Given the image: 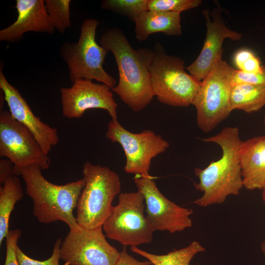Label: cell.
I'll return each mask as SVG.
<instances>
[{
    "instance_id": "1",
    "label": "cell",
    "mask_w": 265,
    "mask_h": 265,
    "mask_svg": "<svg viewBox=\"0 0 265 265\" xmlns=\"http://www.w3.org/2000/svg\"><path fill=\"white\" fill-rule=\"evenodd\" d=\"M101 46L113 54L119 81L111 89L132 111L143 110L153 99L149 67L154 56L149 48L134 49L118 28L106 30L101 36Z\"/></svg>"
},
{
    "instance_id": "2",
    "label": "cell",
    "mask_w": 265,
    "mask_h": 265,
    "mask_svg": "<svg viewBox=\"0 0 265 265\" xmlns=\"http://www.w3.org/2000/svg\"><path fill=\"white\" fill-rule=\"evenodd\" d=\"M203 141L216 143L222 150L220 159L211 162L204 169L195 168L199 182L193 185L203 195L193 203L206 207L224 203L228 196L238 195L244 187L239 158L242 141L238 128L235 127H226L217 134Z\"/></svg>"
},
{
    "instance_id": "3",
    "label": "cell",
    "mask_w": 265,
    "mask_h": 265,
    "mask_svg": "<svg viewBox=\"0 0 265 265\" xmlns=\"http://www.w3.org/2000/svg\"><path fill=\"white\" fill-rule=\"evenodd\" d=\"M42 169L29 166L20 169L17 175L24 180L26 194L33 203V214L45 224L61 221L69 228L78 224L73 214L85 181L83 178L61 185L48 181Z\"/></svg>"
},
{
    "instance_id": "4",
    "label": "cell",
    "mask_w": 265,
    "mask_h": 265,
    "mask_svg": "<svg viewBox=\"0 0 265 265\" xmlns=\"http://www.w3.org/2000/svg\"><path fill=\"white\" fill-rule=\"evenodd\" d=\"M82 171L85 184L77 205V222L88 229L103 227L114 198L120 193V177L109 168L88 161Z\"/></svg>"
},
{
    "instance_id": "5",
    "label": "cell",
    "mask_w": 265,
    "mask_h": 265,
    "mask_svg": "<svg viewBox=\"0 0 265 265\" xmlns=\"http://www.w3.org/2000/svg\"><path fill=\"white\" fill-rule=\"evenodd\" d=\"M149 67L154 96L161 103L172 106L191 105L200 82L185 71L184 61L166 53L158 43Z\"/></svg>"
},
{
    "instance_id": "6",
    "label": "cell",
    "mask_w": 265,
    "mask_h": 265,
    "mask_svg": "<svg viewBox=\"0 0 265 265\" xmlns=\"http://www.w3.org/2000/svg\"><path fill=\"white\" fill-rule=\"evenodd\" d=\"M99 24L95 19L85 20L78 42L64 43L60 53L67 65L72 83L80 79L94 80L112 89L115 86L116 80L102 65L108 51L95 40L96 28Z\"/></svg>"
},
{
    "instance_id": "7",
    "label": "cell",
    "mask_w": 265,
    "mask_h": 265,
    "mask_svg": "<svg viewBox=\"0 0 265 265\" xmlns=\"http://www.w3.org/2000/svg\"><path fill=\"white\" fill-rule=\"evenodd\" d=\"M236 69L220 60L201 81L192 102L198 127L204 132L213 130L232 111L230 96Z\"/></svg>"
},
{
    "instance_id": "8",
    "label": "cell",
    "mask_w": 265,
    "mask_h": 265,
    "mask_svg": "<svg viewBox=\"0 0 265 265\" xmlns=\"http://www.w3.org/2000/svg\"><path fill=\"white\" fill-rule=\"evenodd\" d=\"M145 209L144 198L139 191L120 193L118 204L112 207L103 225L106 236L125 247L150 243L155 230Z\"/></svg>"
},
{
    "instance_id": "9",
    "label": "cell",
    "mask_w": 265,
    "mask_h": 265,
    "mask_svg": "<svg viewBox=\"0 0 265 265\" xmlns=\"http://www.w3.org/2000/svg\"><path fill=\"white\" fill-rule=\"evenodd\" d=\"M0 157H5L14 165V173L29 166L48 169L51 164L35 136L7 110L0 113Z\"/></svg>"
},
{
    "instance_id": "10",
    "label": "cell",
    "mask_w": 265,
    "mask_h": 265,
    "mask_svg": "<svg viewBox=\"0 0 265 265\" xmlns=\"http://www.w3.org/2000/svg\"><path fill=\"white\" fill-rule=\"evenodd\" d=\"M106 137L119 143L126 158L124 171L138 176L150 175L152 159L164 152L169 146L167 141L150 130L133 133L124 128L118 120L107 124Z\"/></svg>"
},
{
    "instance_id": "11",
    "label": "cell",
    "mask_w": 265,
    "mask_h": 265,
    "mask_svg": "<svg viewBox=\"0 0 265 265\" xmlns=\"http://www.w3.org/2000/svg\"><path fill=\"white\" fill-rule=\"evenodd\" d=\"M70 231L60 247L63 265H115L120 252L106 240L103 227L88 229L79 225Z\"/></svg>"
},
{
    "instance_id": "12",
    "label": "cell",
    "mask_w": 265,
    "mask_h": 265,
    "mask_svg": "<svg viewBox=\"0 0 265 265\" xmlns=\"http://www.w3.org/2000/svg\"><path fill=\"white\" fill-rule=\"evenodd\" d=\"M150 175H135L134 183L143 196L146 216L154 230L170 233L190 228L191 209L178 206L165 197L159 190Z\"/></svg>"
},
{
    "instance_id": "13",
    "label": "cell",
    "mask_w": 265,
    "mask_h": 265,
    "mask_svg": "<svg viewBox=\"0 0 265 265\" xmlns=\"http://www.w3.org/2000/svg\"><path fill=\"white\" fill-rule=\"evenodd\" d=\"M62 113L68 118L81 117L89 109L107 111L111 120H117V104L111 88L106 84L80 79L70 87L60 89Z\"/></svg>"
},
{
    "instance_id": "14",
    "label": "cell",
    "mask_w": 265,
    "mask_h": 265,
    "mask_svg": "<svg viewBox=\"0 0 265 265\" xmlns=\"http://www.w3.org/2000/svg\"><path fill=\"white\" fill-rule=\"evenodd\" d=\"M206 21L207 32L202 50L195 60L187 67L190 75L201 82L214 66L222 59V45L225 39L239 40L241 33L228 28L223 20L220 11L214 9L210 17L208 9L202 11Z\"/></svg>"
},
{
    "instance_id": "15",
    "label": "cell",
    "mask_w": 265,
    "mask_h": 265,
    "mask_svg": "<svg viewBox=\"0 0 265 265\" xmlns=\"http://www.w3.org/2000/svg\"><path fill=\"white\" fill-rule=\"evenodd\" d=\"M0 88L13 117L32 132L43 150L48 155L52 148L59 142L57 129L43 122L33 113L19 90L8 82L1 67Z\"/></svg>"
},
{
    "instance_id": "16",
    "label": "cell",
    "mask_w": 265,
    "mask_h": 265,
    "mask_svg": "<svg viewBox=\"0 0 265 265\" xmlns=\"http://www.w3.org/2000/svg\"><path fill=\"white\" fill-rule=\"evenodd\" d=\"M16 20L0 30V41L14 43L29 31L52 34L55 28L48 15L44 0H17Z\"/></svg>"
},
{
    "instance_id": "17",
    "label": "cell",
    "mask_w": 265,
    "mask_h": 265,
    "mask_svg": "<svg viewBox=\"0 0 265 265\" xmlns=\"http://www.w3.org/2000/svg\"><path fill=\"white\" fill-rule=\"evenodd\" d=\"M243 186L263 189L265 183V135L242 141L239 152Z\"/></svg>"
},
{
    "instance_id": "18",
    "label": "cell",
    "mask_w": 265,
    "mask_h": 265,
    "mask_svg": "<svg viewBox=\"0 0 265 265\" xmlns=\"http://www.w3.org/2000/svg\"><path fill=\"white\" fill-rule=\"evenodd\" d=\"M133 22L135 38L140 42L157 32L178 36L182 34L180 13L148 10L140 13Z\"/></svg>"
},
{
    "instance_id": "19",
    "label": "cell",
    "mask_w": 265,
    "mask_h": 265,
    "mask_svg": "<svg viewBox=\"0 0 265 265\" xmlns=\"http://www.w3.org/2000/svg\"><path fill=\"white\" fill-rule=\"evenodd\" d=\"M230 103L232 111H258L265 106V87L246 83L232 84Z\"/></svg>"
},
{
    "instance_id": "20",
    "label": "cell",
    "mask_w": 265,
    "mask_h": 265,
    "mask_svg": "<svg viewBox=\"0 0 265 265\" xmlns=\"http://www.w3.org/2000/svg\"><path fill=\"white\" fill-rule=\"evenodd\" d=\"M23 196L20 180L15 175L8 178L0 187V245L9 230L11 213Z\"/></svg>"
},
{
    "instance_id": "21",
    "label": "cell",
    "mask_w": 265,
    "mask_h": 265,
    "mask_svg": "<svg viewBox=\"0 0 265 265\" xmlns=\"http://www.w3.org/2000/svg\"><path fill=\"white\" fill-rule=\"evenodd\" d=\"M131 249L132 252L146 258L153 265H190V261L197 254L205 251V248L196 240L185 247L174 249L163 255L150 253L135 246L131 247Z\"/></svg>"
},
{
    "instance_id": "22",
    "label": "cell",
    "mask_w": 265,
    "mask_h": 265,
    "mask_svg": "<svg viewBox=\"0 0 265 265\" xmlns=\"http://www.w3.org/2000/svg\"><path fill=\"white\" fill-rule=\"evenodd\" d=\"M46 11L55 29L63 33L71 26L70 0H45Z\"/></svg>"
},
{
    "instance_id": "23",
    "label": "cell",
    "mask_w": 265,
    "mask_h": 265,
    "mask_svg": "<svg viewBox=\"0 0 265 265\" xmlns=\"http://www.w3.org/2000/svg\"><path fill=\"white\" fill-rule=\"evenodd\" d=\"M149 0H104L101 8L123 15L133 21L142 12L148 10Z\"/></svg>"
},
{
    "instance_id": "24",
    "label": "cell",
    "mask_w": 265,
    "mask_h": 265,
    "mask_svg": "<svg viewBox=\"0 0 265 265\" xmlns=\"http://www.w3.org/2000/svg\"><path fill=\"white\" fill-rule=\"evenodd\" d=\"M201 3V0H149L148 10L181 13L197 7Z\"/></svg>"
},
{
    "instance_id": "25",
    "label": "cell",
    "mask_w": 265,
    "mask_h": 265,
    "mask_svg": "<svg viewBox=\"0 0 265 265\" xmlns=\"http://www.w3.org/2000/svg\"><path fill=\"white\" fill-rule=\"evenodd\" d=\"M60 238L56 240L50 257L44 261H39L31 258L26 255L18 246H17V257L19 265H59V250L62 242Z\"/></svg>"
},
{
    "instance_id": "26",
    "label": "cell",
    "mask_w": 265,
    "mask_h": 265,
    "mask_svg": "<svg viewBox=\"0 0 265 265\" xmlns=\"http://www.w3.org/2000/svg\"><path fill=\"white\" fill-rule=\"evenodd\" d=\"M22 231L20 229L9 230L5 237L6 256L4 265H19L16 248Z\"/></svg>"
},
{
    "instance_id": "27",
    "label": "cell",
    "mask_w": 265,
    "mask_h": 265,
    "mask_svg": "<svg viewBox=\"0 0 265 265\" xmlns=\"http://www.w3.org/2000/svg\"><path fill=\"white\" fill-rule=\"evenodd\" d=\"M246 83L265 87V67L262 71L256 73H248L235 70L232 79V84Z\"/></svg>"
},
{
    "instance_id": "28",
    "label": "cell",
    "mask_w": 265,
    "mask_h": 265,
    "mask_svg": "<svg viewBox=\"0 0 265 265\" xmlns=\"http://www.w3.org/2000/svg\"><path fill=\"white\" fill-rule=\"evenodd\" d=\"M115 265H153L149 261H139L130 255L124 247L120 252V257Z\"/></svg>"
},
{
    "instance_id": "29",
    "label": "cell",
    "mask_w": 265,
    "mask_h": 265,
    "mask_svg": "<svg viewBox=\"0 0 265 265\" xmlns=\"http://www.w3.org/2000/svg\"><path fill=\"white\" fill-rule=\"evenodd\" d=\"M15 175L14 165L8 159L0 160V184L2 186L10 177Z\"/></svg>"
},
{
    "instance_id": "30",
    "label": "cell",
    "mask_w": 265,
    "mask_h": 265,
    "mask_svg": "<svg viewBox=\"0 0 265 265\" xmlns=\"http://www.w3.org/2000/svg\"><path fill=\"white\" fill-rule=\"evenodd\" d=\"M263 67L259 58L254 55L243 64L240 71L248 73H256L262 71Z\"/></svg>"
},
{
    "instance_id": "31",
    "label": "cell",
    "mask_w": 265,
    "mask_h": 265,
    "mask_svg": "<svg viewBox=\"0 0 265 265\" xmlns=\"http://www.w3.org/2000/svg\"><path fill=\"white\" fill-rule=\"evenodd\" d=\"M255 55L250 50L242 49L238 50L234 54L233 60L235 65L240 70L243 64L249 58Z\"/></svg>"
},
{
    "instance_id": "32",
    "label": "cell",
    "mask_w": 265,
    "mask_h": 265,
    "mask_svg": "<svg viewBox=\"0 0 265 265\" xmlns=\"http://www.w3.org/2000/svg\"><path fill=\"white\" fill-rule=\"evenodd\" d=\"M261 247L263 252L265 254V239L262 243Z\"/></svg>"
},
{
    "instance_id": "33",
    "label": "cell",
    "mask_w": 265,
    "mask_h": 265,
    "mask_svg": "<svg viewBox=\"0 0 265 265\" xmlns=\"http://www.w3.org/2000/svg\"><path fill=\"white\" fill-rule=\"evenodd\" d=\"M262 197L263 201L265 203V190H263Z\"/></svg>"
},
{
    "instance_id": "34",
    "label": "cell",
    "mask_w": 265,
    "mask_h": 265,
    "mask_svg": "<svg viewBox=\"0 0 265 265\" xmlns=\"http://www.w3.org/2000/svg\"><path fill=\"white\" fill-rule=\"evenodd\" d=\"M262 189L264 190H265V184H264V186H263V189Z\"/></svg>"
},
{
    "instance_id": "35",
    "label": "cell",
    "mask_w": 265,
    "mask_h": 265,
    "mask_svg": "<svg viewBox=\"0 0 265 265\" xmlns=\"http://www.w3.org/2000/svg\"><path fill=\"white\" fill-rule=\"evenodd\" d=\"M264 125L265 126V116L264 118Z\"/></svg>"
}]
</instances>
